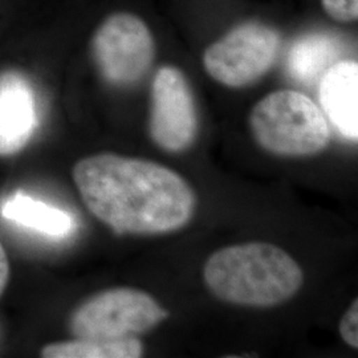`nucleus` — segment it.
Masks as SVG:
<instances>
[{
  "label": "nucleus",
  "instance_id": "obj_1",
  "mask_svg": "<svg viewBox=\"0 0 358 358\" xmlns=\"http://www.w3.org/2000/svg\"><path fill=\"white\" fill-rule=\"evenodd\" d=\"M72 176L87 208L117 234L178 230L195 210L187 182L150 161L97 154L77 162Z\"/></svg>",
  "mask_w": 358,
  "mask_h": 358
},
{
  "label": "nucleus",
  "instance_id": "obj_7",
  "mask_svg": "<svg viewBox=\"0 0 358 358\" xmlns=\"http://www.w3.org/2000/svg\"><path fill=\"white\" fill-rule=\"evenodd\" d=\"M196 109L192 88L174 66H162L152 88L150 136L166 152L186 150L196 134Z\"/></svg>",
  "mask_w": 358,
  "mask_h": 358
},
{
  "label": "nucleus",
  "instance_id": "obj_5",
  "mask_svg": "<svg viewBox=\"0 0 358 358\" xmlns=\"http://www.w3.org/2000/svg\"><path fill=\"white\" fill-rule=\"evenodd\" d=\"M279 50L276 31L260 23H245L213 43L203 53V65L217 83L242 88L268 72Z\"/></svg>",
  "mask_w": 358,
  "mask_h": 358
},
{
  "label": "nucleus",
  "instance_id": "obj_6",
  "mask_svg": "<svg viewBox=\"0 0 358 358\" xmlns=\"http://www.w3.org/2000/svg\"><path fill=\"white\" fill-rule=\"evenodd\" d=\"M92 51L108 83L128 87L145 76L153 63V36L136 15L113 13L94 32Z\"/></svg>",
  "mask_w": 358,
  "mask_h": 358
},
{
  "label": "nucleus",
  "instance_id": "obj_9",
  "mask_svg": "<svg viewBox=\"0 0 358 358\" xmlns=\"http://www.w3.org/2000/svg\"><path fill=\"white\" fill-rule=\"evenodd\" d=\"M319 99L324 113L348 140L358 138V65L344 60L321 77Z\"/></svg>",
  "mask_w": 358,
  "mask_h": 358
},
{
  "label": "nucleus",
  "instance_id": "obj_4",
  "mask_svg": "<svg viewBox=\"0 0 358 358\" xmlns=\"http://www.w3.org/2000/svg\"><path fill=\"white\" fill-rule=\"evenodd\" d=\"M166 317V309L150 294L134 288H113L78 306L69 328L75 338L112 341L148 332Z\"/></svg>",
  "mask_w": 358,
  "mask_h": 358
},
{
  "label": "nucleus",
  "instance_id": "obj_11",
  "mask_svg": "<svg viewBox=\"0 0 358 358\" xmlns=\"http://www.w3.org/2000/svg\"><path fill=\"white\" fill-rule=\"evenodd\" d=\"M337 52V43L329 36L312 35L301 38L288 55V73L297 81L312 83L334 64Z\"/></svg>",
  "mask_w": 358,
  "mask_h": 358
},
{
  "label": "nucleus",
  "instance_id": "obj_12",
  "mask_svg": "<svg viewBox=\"0 0 358 358\" xmlns=\"http://www.w3.org/2000/svg\"><path fill=\"white\" fill-rule=\"evenodd\" d=\"M143 348L137 337L103 341L75 338L73 341L56 343L41 349L44 358H138Z\"/></svg>",
  "mask_w": 358,
  "mask_h": 358
},
{
  "label": "nucleus",
  "instance_id": "obj_8",
  "mask_svg": "<svg viewBox=\"0 0 358 358\" xmlns=\"http://www.w3.org/2000/svg\"><path fill=\"white\" fill-rule=\"evenodd\" d=\"M38 127L36 93L24 75L0 73V157L19 153Z\"/></svg>",
  "mask_w": 358,
  "mask_h": 358
},
{
  "label": "nucleus",
  "instance_id": "obj_14",
  "mask_svg": "<svg viewBox=\"0 0 358 358\" xmlns=\"http://www.w3.org/2000/svg\"><path fill=\"white\" fill-rule=\"evenodd\" d=\"M341 337L352 348H358V301L356 300L346 310L343 320L340 322Z\"/></svg>",
  "mask_w": 358,
  "mask_h": 358
},
{
  "label": "nucleus",
  "instance_id": "obj_10",
  "mask_svg": "<svg viewBox=\"0 0 358 358\" xmlns=\"http://www.w3.org/2000/svg\"><path fill=\"white\" fill-rule=\"evenodd\" d=\"M1 217L48 238H65L75 230V220L64 210L53 207L26 192H13L0 207Z\"/></svg>",
  "mask_w": 358,
  "mask_h": 358
},
{
  "label": "nucleus",
  "instance_id": "obj_15",
  "mask_svg": "<svg viewBox=\"0 0 358 358\" xmlns=\"http://www.w3.org/2000/svg\"><path fill=\"white\" fill-rule=\"evenodd\" d=\"M8 279H10V262L3 244L0 243V296L7 288Z\"/></svg>",
  "mask_w": 358,
  "mask_h": 358
},
{
  "label": "nucleus",
  "instance_id": "obj_3",
  "mask_svg": "<svg viewBox=\"0 0 358 358\" xmlns=\"http://www.w3.org/2000/svg\"><path fill=\"white\" fill-rule=\"evenodd\" d=\"M250 125L257 143L269 153L306 157L331 141V129L320 108L296 90H278L256 103Z\"/></svg>",
  "mask_w": 358,
  "mask_h": 358
},
{
  "label": "nucleus",
  "instance_id": "obj_13",
  "mask_svg": "<svg viewBox=\"0 0 358 358\" xmlns=\"http://www.w3.org/2000/svg\"><path fill=\"white\" fill-rule=\"evenodd\" d=\"M321 4L332 19L349 23L358 17V0H321Z\"/></svg>",
  "mask_w": 358,
  "mask_h": 358
},
{
  "label": "nucleus",
  "instance_id": "obj_2",
  "mask_svg": "<svg viewBox=\"0 0 358 358\" xmlns=\"http://www.w3.org/2000/svg\"><path fill=\"white\" fill-rule=\"evenodd\" d=\"M205 282L213 294L227 303L272 307L300 289L303 271L273 244H238L219 250L207 260Z\"/></svg>",
  "mask_w": 358,
  "mask_h": 358
}]
</instances>
